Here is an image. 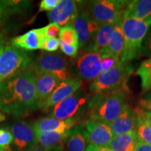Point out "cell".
I'll use <instances>...</instances> for the list:
<instances>
[{
  "label": "cell",
  "mask_w": 151,
  "mask_h": 151,
  "mask_svg": "<svg viewBox=\"0 0 151 151\" xmlns=\"http://www.w3.org/2000/svg\"><path fill=\"white\" fill-rule=\"evenodd\" d=\"M14 145L20 150H26L37 144L33 126L25 122H15L11 127Z\"/></svg>",
  "instance_id": "5bb4252c"
},
{
  "label": "cell",
  "mask_w": 151,
  "mask_h": 151,
  "mask_svg": "<svg viewBox=\"0 0 151 151\" xmlns=\"http://www.w3.org/2000/svg\"><path fill=\"white\" fill-rule=\"evenodd\" d=\"M42 29L46 38H56L60 35L61 28L57 24L50 23L46 27H42Z\"/></svg>",
  "instance_id": "4dcf8cb0"
},
{
  "label": "cell",
  "mask_w": 151,
  "mask_h": 151,
  "mask_svg": "<svg viewBox=\"0 0 151 151\" xmlns=\"http://www.w3.org/2000/svg\"><path fill=\"white\" fill-rule=\"evenodd\" d=\"M129 1L96 0L88 3L87 9L92 18L101 25L120 24Z\"/></svg>",
  "instance_id": "8992f818"
},
{
  "label": "cell",
  "mask_w": 151,
  "mask_h": 151,
  "mask_svg": "<svg viewBox=\"0 0 151 151\" xmlns=\"http://www.w3.org/2000/svg\"><path fill=\"white\" fill-rule=\"evenodd\" d=\"M81 81L77 78L62 81L50 95L41 103V108L43 111H47L50 107L55 106L78 91L81 88Z\"/></svg>",
  "instance_id": "4fadbf2b"
},
{
  "label": "cell",
  "mask_w": 151,
  "mask_h": 151,
  "mask_svg": "<svg viewBox=\"0 0 151 151\" xmlns=\"http://www.w3.org/2000/svg\"><path fill=\"white\" fill-rule=\"evenodd\" d=\"M43 29H34L22 35L13 38L11 46L24 50H35L41 49L42 44L46 39Z\"/></svg>",
  "instance_id": "9a60e30c"
},
{
  "label": "cell",
  "mask_w": 151,
  "mask_h": 151,
  "mask_svg": "<svg viewBox=\"0 0 151 151\" xmlns=\"http://www.w3.org/2000/svg\"><path fill=\"white\" fill-rule=\"evenodd\" d=\"M137 132L138 140L151 145V127L146 122L137 120Z\"/></svg>",
  "instance_id": "4316f807"
},
{
  "label": "cell",
  "mask_w": 151,
  "mask_h": 151,
  "mask_svg": "<svg viewBox=\"0 0 151 151\" xmlns=\"http://www.w3.org/2000/svg\"><path fill=\"white\" fill-rule=\"evenodd\" d=\"M139 142L136 131L114 137L109 147L112 151H134Z\"/></svg>",
  "instance_id": "603a6c76"
},
{
  "label": "cell",
  "mask_w": 151,
  "mask_h": 151,
  "mask_svg": "<svg viewBox=\"0 0 151 151\" xmlns=\"http://www.w3.org/2000/svg\"><path fill=\"white\" fill-rule=\"evenodd\" d=\"M97 151H112V150L108 146L97 147Z\"/></svg>",
  "instance_id": "ab89813d"
},
{
  "label": "cell",
  "mask_w": 151,
  "mask_h": 151,
  "mask_svg": "<svg viewBox=\"0 0 151 151\" xmlns=\"http://www.w3.org/2000/svg\"><path fill=\"white\" fill-rule=\"evenodd\" d=\"M140 54L143 56H151V26L143 41Z\"/></svg>",
  "instance_id": "1f68e13d"
},
{
  "label": "cell",
  "mask_w": 151,
  "mask_h": 151,
  "mask_svg": "<svg viewBox=\"0 0 151 151\" xmlns=\"http://www.w3.org/2000/svg\"><path fill=\"white\" fill-rule=\"evenodd\" d=\"M60 47V39L57 38H46L42 44L41 49L47 52L56 51Z\"/></svg>",
  "instance_id": "f1b7e54d"
},
{
  "label": "cell",
  "mask_w": 151,
  "mask_h": 151,
  "mask_svg": "<svg viewBox=\"0 0 151 151\" xmlns=\"http://www.w3.org/2000/svg\"><path fill=\"white\" fill-rule=\"evenodd\" d=\"M129 63L119 61L110 70L101 74L92 83L89 90L91 94H106L121 89H129L127 81L133 73Z\"/></svg>",
  "instance_id": "277c9868"
},
{
  "label": "cell",
  "mask_w": 151,
  "mask_h": 151,
  "mask_svg": "<svg viewBox=\"0 0 151 151\" xmlns=\"http://www.w3.org/2000/svg\"><path fill=\"white\" fill-rule=\"evenodd\" d=\"M134 151H151V145L139 141L136 146Z\"/></svg>",
  "instance_id": "d590c367"
},
{
  "label": "cell",
  "mask_w": 151,
  "mask_h": 151,
  "mask_svg": "<svg viewBox=\"0 0 151 151\" xmlns=\"http://www.w3.org/2000/svg\"><path fill=\"white\" fill-rule=\"evenodd\" d=\"M59 37L60 41L62 42L71 46L79 47L78 36L72 25H67L61 28Z\"/></svg>",
  "instance_id": "484cf974"
},
{
  "label": "cell",
  "mask_w": 151,
  "mask_h": 151,
  "mask_svg": "<svg viewBox=\"0 0 151 151\" xmlns=\"http://www.w3.org/2000/svg\"><path fill=\"white\" fill-rule=\"evenodd\" d=\"M88 97L82 90L74 94L55 105L52 109L51 117L60 120H67L74 118L79 111L83 109Z\"/></svg>",
  "instance_id": "ba28073f"
},
{
  "label": "cell",
  "mask_w": 151,
  "mask_h": 151,
  "mask_svg": "<svg viewBox=\"0 0 151 151\" xmlns=\"http://www.w3.org/2000/svg\"><path fill=\"white\" fill-rule=\"evenodd\" d=\"M14 141L12 134L7 129L1 128L0 129V148H10V145Z\"/></svg>",
  "instance_id": "83f0119b"
},
{
  "label": "cell",
  "mask_w": 151,
  "mask_h": 151,
  "mask_svg": "<svg viewBox=\"0 0 151 151\" xmlns=\"http://www.w3.org/2000/svg\"><path fill=\"white\" fill-rule=\"evenodd\" d=\"M77 124V119H70L67 120H60L58 119L43 118L36 121L33 124L35 133L41 132H59L66 133Z\"/></svg>",
  "instance_id": "2e32d148"
},
{
  "label": "cell",
  "mask_w": 151,
  "mask_h": 151,
  "mask_svg": "<svg viewBox=\"0 0 151 151\" xmlns=\"http://www.w3.org/2000/svg\"><path fill=\"white\" fill-rule=\"evenodd\" d=\"M86 136L84 127L75 126L68 131L65 141L67 151H85Z\"/></svg>",
  "instance_id": "7402d4cb"
},
{
  "label": "cell",
  "mask_w": 151,
  "mask_h": 151,
  "mask_svg": "<svg viewBox=\"0 0 151 151\" xmlns=\"http://www.w3.org/2000/svg\"><path fill=\"white\" fill-rule=\"evenodd\" d=\"M6 119L4 115L3 114V113H1V112H0V122H2L4 121Z\"/></svg>",
  "instance_id": "b9f144b4"
},
{
  "label": "cell",
  "mask_w": 151,
  "mask_h": 151,
  "mask_svg": "<svg viewBox=\"0 0 151 151\" xmlns=\"http://www.w3.org/2000/svg\"><path fill=\"white\" fill-rule=\"evenodd\" d=\"M120 26L123 32L124 46L120 61L129 63L140 55L143 41L151 26V16L145 20L124 18Z\"/></svg>",
  "instance_id": "3957f363"
},
{
  "label": "cell",
  "mask_w": 151,
  "mask_h": 151,
  "mask_svg": "<svg viewBox=\"0 0 151 151\" xmlns=\"http://www.w3.org/2000/svg\"><path fill=\"white\" fill-rule=\"evenodd\" d=\"M33 58L27 50L6 46L0 56V83L33 67Z\"/></svg>",
  "instance_id": "5b68a950"
},
{
  "label": "cell",
  "mask_w": 151,
  "mask_h": 151,
  "mask_svg": "<svg viewBox=\"0 0 151 151\" xmlns=\"http://www.w3.org/2000/svg\"><path fill=\"white\" fill-rule=\"evenodd\" d=\"M136 74L140 77L143 92L151 90V58L144 60L138 68Z\"/></svg>",
  "instance_id": "d4e9b609"
},
{
  "label": "cell",
  "mask_w": 151,
  "mask_h": 151,
  "mask_svg": "<svg viewBox=\"0 0 151 151\" xmlns=\"http://www.w3.org/2000/svg\"><path fill=\"white\" fill-rule=\"evenodd\" d=\"M151 16V0L129 1L124 13V18L145 20Z\"/></svg>",
  "instance_id": "44dd1931"
},
{
  "label": "cell",
  "mask_w": 151,
  "mask_h": 151,
  "mask_svg": "<svg viewBox=\"0 0 151 151\" xmlns=\"http://www.w3.org/2000/svg\"><path fill=\"white\" fill-rule=\"evenodd\" d=\"M129 89H121L110 93L95 94L88 106L91 120L113 122L129 106Z\"/></svg>",
  "instance_id": "7a4b0ae2"
},
{
  "label": "cell",
  "mask_w": 151,
  "mask_h": 151,
  "mask_svg": "<svg viewBox=\"0 0 151 151\" xmlns=\"http://www.w3.org/2000/svg\"><path fill=\"white\" fill-rule=\"evenodd\" d=\"M4 48H5L4 45L3 41H1V37H0V56H1V54H2L4 50Z\"/></svg>",
  "instance_id": "60d3db41"
},
{
  "label": "cell",
  "mask_w": 151,
  "mask_h": 151,
  "mask_svg": "<svg viewBox=\"0 0 151 151\" xmlns=\"http://www.w3.org/2000/svg\"><path fill=\"white\" fill-rule=\"evenodd\" d=\"M36 73L30 69L0 83V111L18 117L41 108Z\"/></svg>",
  "instance_id": "6da1fadb"
},
{
  "label": "cell",
  "mask_w": 151,
  "mask_h": 151,
  "mask_svg": "<svg viewBox=\"0 0 151 151\" xmlns=\"http://www.w3.org/2000/svg\"><path fill=\"white\" fill-rule=\"evenodd\" d=\"M116 25L114 24H102L100 25L97 33L94 37L93 44L90 50L100 55L108 46L109 40Z\"/></svg>",
  "instance_id": "cb8c5ba5"
},
{
  "label": "cell",
  "mask_w": 151,
  "mask_h": 151,
  "mask_svg": "<svg viewBox=\"0 0 151 151\" xmlns=\"http://www.w3.org/2000/svg\"><path fill=\"white\" fill-rule=\"evenodd\" d=\"M101 56L93 51L81 55L76 62L79 77L87 81H94L101 74Z\"/></svg>",
  "instance_id": "8fae6325"
},
{
  "label": "cell",
  "mask_w": 151,
  "mask_h": 151,
  "mask_svg": "<svg viewBox=\"0 0 151 151\" xmlns=\"http://www.w3.org/2000/svg\"><path fill=\"white\" fill-rule=\"evenodd\" d=\"M60 46L62 51L69 57H75L78 53V46L68 45L61 41H60Z\"/></svg>",
  "instance_id": "d6a6232c"
},
{
  "label": "cell",
  "mask_w": 151,
  "mask_h": 151,
  "mask_svg": "<svg viewBox=\"0 0 151 151\" xmlns=\"http://www.w3.org/2000/svg\"><path fill=\"white\" fill-rule=\"evenodd\" d=\"M34 71L36 74L44 72L52 73L60 81L71 78L67 60L60 52H41L34 67Z\"/></svg>",
  "instance_id": "52a82bcc"
},
{
  "label": "cell",
  "mask_w": 151,
  "mask_h": 151,
  "mask_svg": "<svg viewBox=\"0 0 151 151\" xmlns=\"http://www.w3.org/2000/svg\"><path fill=\"white\" fill-rule=\"evenodd\" d=\"M11 1H0V17L1 16V15L3 14V13L4 12L5 9L9 5H10Z\"/></svg>",
  "instance_id": "8d00e7d4"
},
{
  "label": "cell",
  "mask_w": 151,
  "mask_h": 151,
  "mask_svg": "<svg viewBox=\"0 0 151 151\" xmlns=\"http://www.w3.org/2000/svg\"><path fill=\"white\" fill-rule=\"evenodd\" d=\"M67 132L36 133L37 144L48 151H63Z\"/></svg>",
  "instance_id": "d6986e66"
},
{
  "label": "cell",
  "mask_w": 151,
  "mask_h": 151,
  "mask_svg": "<svg viewBox=\"0 0 151 151\" xmlns=\"http://www.w3.org/2000/svg\"><path fill=\"white\" fill-rule=\"evenodd\" d=\"M0 151H12L11 150V148H0Z\"/></svg>",
  "instance_id": "7bdbcfd3"
},
{
  "label": "cell",
  "mask_w": 151,
  "mask_h": 151,
  "mask_svg": "<svg viewBox=\"0 0 151 151\" xmlns=\"http://www.w3.org/2000/svg\"><path fill=\"white\" fill-rule=\"evenodd\" d=\"M85 151H97V147L94 146L93 145L89 144L87 147Z\"/></svg>",
  "instance_id": "f35d334b"
},
{
  "label": "cell",
  "mask_w": 151,
  "mask_h": 151,
  "mask_svg": "<svg viewBox=\"0 0 151 151\" xmlns=\"http://www.w3.org/2000/svg\"><path fill=\"white\" fill-rule=\"evenodd\" d=\"M78 13L76 1L61 0L59 4L47 14L51 23L60 26L72 25L73 21Z\"/></svg>",
  "instance_id": "7c38bea8"
},
{
  "label": "cell",
  "mask_w": 151,
  "mask_h": 151,
  "mask_svg": "<svg viewBox=\"0 0 151 151\" xmlns=\"http://www.w3.org/2000/svg\"><path fill=\"white\" fill-rule=\"evenodd\" d=\"M60 83V79L52 73L44 72L36 74V90L41 104L50 95Z\"/></svg>",
  "instance_id": "ac0fdd59"
},
{
  "label": "cell",
  "mask_w": 151,
  "mask_h": 151,
  "mask_svg": "<svg viewBox=\"0 0 151 151\" xmlns=\"http://www.w3.org/2000/svg\"><path fill=\"white\" fill-rule=\"evenodd\" d=\"M72 26L78 36L79 47L85 46L91 38L95 37L99 28V24L92 18L87 9L79 11Z\"/></svg>",
  "instance_id": "30bf717a"
},
{
  "label": "cell",
  "mask_w": 151,
  "mask_h": 151,
  "mask_svg": "<svg viewBox=\"0 0 151 151\" xmlns=\"http://www.w3.org/2000/svg\"><path fill=\"white\" fill-rule=\"evenodd\" d=\"M109 124L114 137L136 131L137 117L134 109L129 105L114 121Z\"/></svg>",
  "instance_id": "e0dca14e"
},
{
  "label": "cell",
  "mask_w": 151,
  "mask_h": 151,
  "mask_svg": "<svg viewBox=\"0 0 151 151\" xmlns=\"http://www.w3.org/2000/svg\"><path fill=\"white\" fill-rule=\"evenodd\" d=\"M139 106L151 112V92H146L143 97L139 99Z\"/></svg>",
  "instance_id": "e575fe53"
},
{
  "label": "cell",
  "mask_w": 151,
  "mask_h": 151,
  "mask_svg": "<svg viewBox=\"0 0 151 151\" xmlns=\"http://www.w3.org/2000/svg\"><path fill=\"white\" fill-rule=\"evenodd\" d=\"M124 46V38L123 32L120 24L115 27L109 40V44L105 50L99 55L101 58L104 57H113L120 60Z\"/></svg>",
  "instance_id": "ffe728a7"
},
{
  "label": "cell",
  "mask_w": 151,
  "mask_h": 151,
  "mask_svg": "<svg viewBox=\"0 0 151 151\" xmlns=\"http://www.w3.org/2000/svg\"><path fill=\"white\" fill-rule=\"evenodd\" d=\"M61 0H42L39 4V11H50L59 4Z\"/></svg>",
  "instance_id": "836d02e7"
},
{
  "label": "cell",
  "mask_w": 151,
  "mask_h": 151,
  "mask_svg": "<svg viewBox=\"0 0 151 151\" xmlns=\"http://www.w3.org/2000/svg\"><path fill=\"white\" fill-rule=\"evenodd\" d=\"M87 142L97 147H106L114 138L109 123L90 120L85 123Z\"/></svg>",
  "instance_id": "9c48e42d"
},
{
  "label": "cell",
  "mask_w": 151,
  "mask_h": 151,
  "mask_svg": "<svg viewBox=\"0 0 151 151\" xmlns=\"http://www.w3.org/2000/svg\"><path fill=\"white\" fill-rule=\"evenodd\" d=\"M19 151H48V150H46V149L43 148L42 147H41L40 146H39V145L37 144L35 145V146H34L33 147H32L31 148L28 149V150H19Z\"/></svg>",
  "instance_id": "74e56055"
},
{
  "label": "cell",
  "mask_w": 151,
  "mask_h": 151,
  "mask_svg": "<svg viewBox=\"0 0 151 151\" xmlns=\"http://www.w3.org/2000/svg\"><path fill=\"white\" fill-rule=\"evenodd\" d=\"M101 58V74H103V73L107 72L109 70H110L111 68L114 67L120 61L119 60H117L116 58H113V57H104V58Z\"/></svg>",
  "instance_id": "f546056e"
}]
</instances>
